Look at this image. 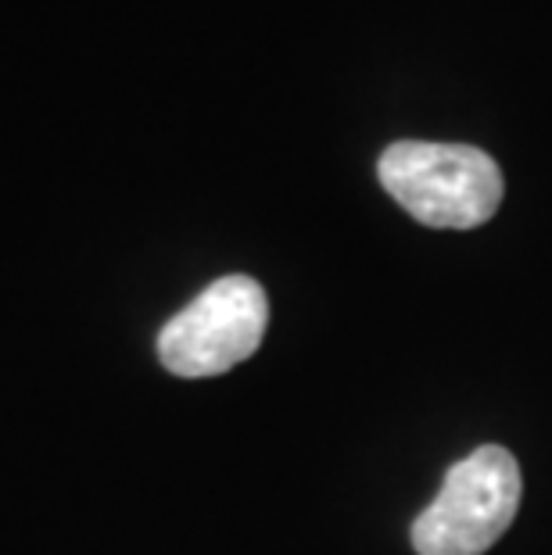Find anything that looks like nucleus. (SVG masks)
I'll return each instance as SVG.
<instances>
[{
  "label": "nucleus",
  "mask_w": 552,
  "mask_h": 555,
  "mask_svg": "<svg viewBox=\"0 0 552 555\" xmlns=\"http://www.w3.org/2000/svg\"><path fill=\"white\" fill-rule=\"evenodd\" d=\"M269 298L252 276H222L172 315L158 334V359L172 376L202 380L252 359L266 337Z\"/></svg>",
  "instance_id": "nucleus-3"
},
{
  "label": "nucleus",
  "mask_w": 552,
  "mask_h": 555,
  "mask_svg": "<svg viewBox=\"0 0 552 555\" xmlns=\"http://www.w3.org/2000/svg\"><path fill=\"white\" fill-rule=\"evenodd\" d=\"M521 466L499 444L477 448L460 459L413 524L420 555H485L506 534L521 509Z\"/></svg>",
  "instance_id": "nucleus-2"
},
{
  "label": "nucleus",
  "mask_w": 552,
  "mask_h": 555,
  "mask_svg": "<svg viewBox=\"0 0 552 555\" xmlns=\"http://www.w3.org/2000/svg\"><path fill=\"white\" fill-rule=\"evenodd\" d=\"M384 191L434 230H477L502 205V169L470 144L398 140L381 155Z\"/></svg>",
  "instance_id": "nucleus-1"
}]
</instances>
